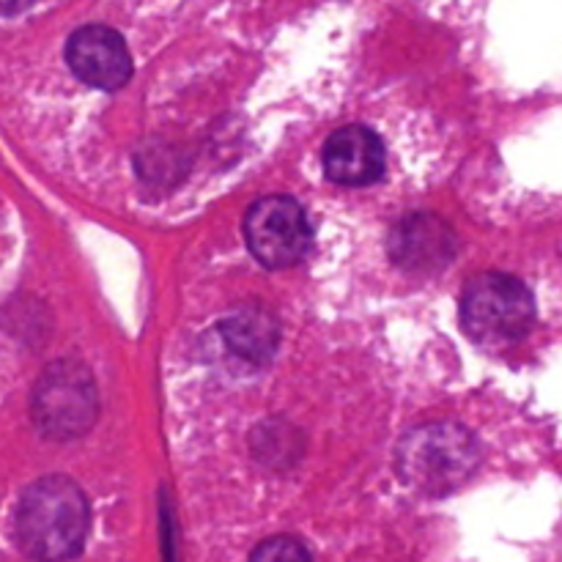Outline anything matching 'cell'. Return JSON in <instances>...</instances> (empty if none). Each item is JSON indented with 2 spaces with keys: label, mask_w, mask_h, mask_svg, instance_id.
<instances>
[{
  "label": "cell",
  "mask_w": 562,
  "mask_h": 562,
  "mask_svg": "<svg viewBox=\"0 0 562 562\" xmlns=\"http://www.w3.org/2000/svg\"><path fill=\"white\" fill-rule=\"evenodd\" d=\"M16 541L36 562H69L82 552L91 508L75 481L49 475L31 483L16 505Z\"/></svg>",
  "instance_id": "1"
},
{
  "label": "cell",
  "mask_w": 562,
  "mask_h": 562,
  "mask_svg": "<svg viewBox=\"0 0 562 562\" xmlns=\"http://www.w3.org/2000/svg\"><path fill=\"white\" fill-rule=\"evenodd\" d=\"M481 450L464 426L450 420L426 423L404 437L398 448V472L409 486L426 494L456 492L475 475Z\"/></svg>",
  "instance_id": "2"
},
{
  "label": "cell",
  "mask_w": 562,
  "mask_h": 562,
  "mask_svg": "<svg viewBox=\"0 0 562 562\" xmlns=\"http://www.w3.org/2000/svg\"><path fill=\"white\" fill-rule=\"evenodd\" d=\"M461 322L481 344H516L536 322V296L514 274L483 272L467 283L461 296Z\"/></svg>",
  "instance_id": "3"
},
{
  "label": "cell",
  "mask_w": 562,
  "mask_h": 562,
  "mask_svg": "<svg viewBox=\"0 0 562 562\" xmlns=\"http://www.w3.org/2000/svg\"><path fill=\"white\" fill-rule=\"evenodd\" d=\"M31 415L49 439H77L91 431L99 415V393L91 371L77 360H58L44 368L33 387Z\"/></svg>",
  "instance_id": "4"
},
{
  "label": "cell",
  "mask_w": 562,
  "mask_h": 562,
  "mask_svg": "<svg viewBox=\"0 0 562 562\" xmlns=\"http://www.w3.org/2000/svg\"><path fill=\"white\" fill-rule=\"evenodd\" d=\"M245 239L252 256L269 269L294 267L311 250V220L294 198L267 195L247 212Z\"/></svg>",
  "instance_id": "5"
},
{
  "label": "cell",
  "mask_w": 562,
  "mask_h": 562,
  "mask_svg": "<svg viewBox=\"0 0 562 562\" xmlns=\"http://www.w3.org/2000/svg\"><path fill=\"white\" fill-rule=\"evenodd\" d=\"M459 250L453 228L437 214H406L390 228L387 252L395 267L412 274H434L450 267Z\"/></svg>",
  "instance_id": "6"
},
{
  "label": "cell",
  "mask_w": 562,
  "mask_h": 562,
  "mask_svg": "<svg viewBox=\"0 0 562 562\" xmlns=\"http://www.w3.org/2000/svg\"><path fill=\"white\" fill-rule=\"evenodd\" d=\"M66 64L86 86L119 91L132 77V55L124 36L108 25H82L66 42Z\"/></svg>",
  "instance_id": "7"
},
{
  "label": "cell",
  "mask_w": 562,
  "mask_h": 562,
  "mask_svg": "<svg viewBox=\"0 0 562 562\" xmlns=\"http://www.w3.org/2000/svg\"><path fill=\"white\" fill-rule=\"evenodd\" d=\"M324 173L335 184L366 187L384 173V146L368 126H344L324 143Z\"/></svg>",
  "instance_id": "8"
},
{
  "label": "cell",
  "mask_w": 562,
  "mask_h": 562,
  "mask_svg": "<svg viewBox=\"0 0 562 562\" xmlns=\"http://www.w3.org/2000/svg\"><path fill=\"white\" fill-rule=\"evenodd\" d=\"M223 340L234 355L250 362H267L274 355L280 340V327L274 316L263 307H236L220 324Z\"/></svg>",
  "instance_id": "9"
},
{
  "label": "cell",
  "mask_w": 562,
  "mask_h": 562,
  "mask_svg": "<svg viewBox=\"0 0 562 562\" xmlns=\"http://www.w3.org/2000/svg\"><path fill=\"white\" fill-rule=\"evenodd\" d=\"M250 562H311V554L296 538L274 536L258 543Z\"/></svg>",
  "instance_id": "10"
}]
</instances>
